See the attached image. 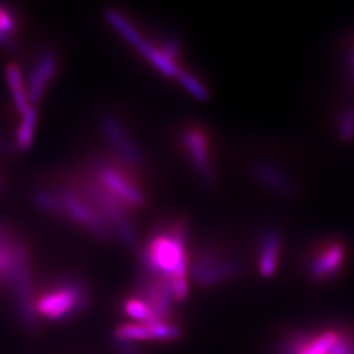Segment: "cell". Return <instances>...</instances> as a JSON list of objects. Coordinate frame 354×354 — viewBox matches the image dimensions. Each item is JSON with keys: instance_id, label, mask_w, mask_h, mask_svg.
<instances>
[{"instance_id": "8", "label": "cell", "mask_w": 354, "mask_h": 354, "mask_svg": "<svg viewBox=\"0 0 354 354\" xmlns=\"http://www.w3.org/2000/svg\"><path fill=\"white\" fill-rule=\"evenodd\" d=\"M102 134L113 149L114 153L121 160V165L140 176L146 171V158L140 150L138 142L134 140L122 121L114 114H102L100 118Z\"/></svg>"}, {"instance_id": "3", "label": "cell", "mask_w": 354, "mask_h": 354, "mask_svg": "<svg viewBox=\"0 0 354 354\" xmlns=\"http://www.w3.org/2000/svg\"><path fill=\"white\" fill-rule=\"evenodd\" d=\"M89 304L87 286L75 279L64 277L37 297L38 317L49 322H66L82 314Z\"/></svg>"}, {"instance_id": "20", "label": "cell", "mask_w": 354, "mask_h": 354, "mask_svg": "<svg viewBox=\"0 0 354 354\" xmlns=\"http://www.w3.org/2000/svg\"><path fill=\"white\" fill-rule=\"evenodd\" d=\"M354 134V108L348 109L342 114L339 124V137L342 140H351Z\"/></svg>"}, {"instance_id": "16", "label": "cell", "mask_w": 354, "mask_h": 354, "mask_svg": "<svg viewBox=\"0 0 354 354\" xmlns=\"http://www.w3.org/2000/svg\"><path fill=\"white\" fill-rule=\"evenodd\" d=\"M122 311L130 317L133 322L137 323H151L159 322V319L155 317L150 306L146 304L138 295L133 294L127 297L122 304Z\"/></svg>"}, {"instance_id": "11", "label": "cell", "mask_w": 354, "mask_h": 354, "mask_svg": "<svg viewBox=\"0 0 354 354\" xmlns=\"http://www.w3.org/2000/svg\"><path fill=\"white\" fill-rule=\"evenodd\" d=\"M250 175L261 187L277 196L291 198L298 194V184L286 169L269 160H254L248 167Z\"/></svg>"}, {"instance_id": "6", "label": "cell", "mask_w": 354, "mask_h": 354, "mask_svg": "<svg viewBox=\"0 0 354 354\" xmlns=\"http://www.w3.org/2000/svg\"><path fill=\"white\" fill-rule=\"evenodd\" d=\"M244 272V263L228 253L206 248L198 253L190 264V279L201 288H214L239 277Z\"/></svg>"}, {"instance_id": "1", "label": "cell", "mask_w": 354, "mask_h": 354, "mask_svg": "<svg viewBox=\"0 0 354 354\" xmlns=\"http://www.w3.org/2000/svg\"><path fill=\"white\" fill-rule=\"evenodd\" d=\"M187 234L185 223L175 221L152 231L140 248V273L169 279L177 304L184 302L189 295Z\"/></svg>"}, {"instance_id": "14", "label": "cell", "mask_w": 354, "mask_h": 354, "mask_svg": "<svg viewBox=\"0 0 354 354\" xmlns=\"http://www.w3.org/2000/svg\"><path fill=\"white\" fill-rule=\"evenodd\" d=\"M6 77H7L8 86H10L11 93H12L15 108L19 113L23 115L29 109L30 102L28 97V89H26V86H24V80H23V75H21L19 66L13 64H8L6 68Z\"/></svg>"}, {"instance_id": "17", "label": "cell", "mask_w": 354, "mask_h": 354, "mask_svg": "<svg viewBox=\"0 0 354 354\" xmlns=\"http://www.w3.org/2000/svg\"><path fill=\"white\" fill-rule=\"evenodd\" d=\"M176 80L196 100L207 102L210 99L209 89L203 86V82L197 76L193 75L189 71L183 68L177 75Z\"/></svg>"}, {"instance_id": "13", "label": "cell", "mask_w": 354, "mask_h": 354, "mask_svg": "<svg viewBox=\"0 0 354 354\" xmlns=\"http://www.w3.org/2000/svg\"><path fill=\"white\" fill-rule=\"evenodd\" d=\"M58 68V55L54 50H46L38 58L35 68L28 76V97L30 105L36 106L45 95L51 77Z\"/></svg>"}, {"instance_id": "5", "label": "cell", "mask_w": 354, "mask_h": 354, "mask_svg": "<svg viewBox=\"0 0 354 354\" xmlns=\"http://www.w3.org/2000/svg\"><path fill=\"white\" fill-rule=\"evenodd\" d=\"M92 167L97 183L115 200L125 205L130 212L146 207V193L134 178L136 175L133 172H130L127 168H120L100 159L95 160Z\"/></svg>"}, {"instance_id": "10", "label": "cell", "mask_w": 354, "mask_h": 354, "mask_svg": "<svg viewBox=\"0 0 354 354\" xmlns=\"http://www.w3.org/2000/svg\"><path fill=\"white\" fill-rule=\"evenodd\" d=\"M345 261V248L342 243L333 241L322 245L308 261L307 273L313 282L323 283L337 279Z\"/></svg>"}, {"instance_id": "2", "label": "cell", "mask_w": 354, "mask_h": 354, "mask_svg": "<svg viewBox=\"0 0 354 354\" xmlns=\"http://www.w3.org/2000/svg\"><path fill=\"white\" fill-rule=\"evenodd\" d=\"M4 279L12 290L16 311L21 324L28 332L36 333L39 327V317L36 307L37 297L33 291V283L30 279L28 252L21 243L11 245L10 261L4 273Z\"/></svg>"}, {"instance_id": "19", "label": "cell", "mask_w": 354, "mask_h": 354, "mask_svg": "<svg viewBox=\"0 0 354 354\" xmlns=\"http://www.w3.org/2000/svg\"><path fill=\"white\" fill-rule=\"evenodd\" d=\"M11 245L8 244L7 227L0 222V279H4V273L10 261Z\"/></svg>"}, {"instance_id": "22", "label": "cell", "mask_w": 354, "mask_h": 354, "mask_svg": "<svg viewBox=\"0 0 354 354\" xmlns=\"http://www.w3.org/2000/svg\"><path fill=\"white\" fill-rule=\"evenodd\" d=\"M15 150H17L15 145L0 137V153H11Z\"/></svg>"}, {"instance_id": "12", "label": "cell", "mask_w": 354, "mask_h": 354, "mask_svg": "<svg viewBox=\"0 0 354 354\" xmlns=\"http://www.w3.org/2000/svg\"><path fill=\"white\" fill-rule=\"evenodd\" d=\"M282 241V234L279 228H266L260 235L257 244V272L261 277L270 279L277 273Z\"/></svg>"}, {"instance_id": "15", "label": "cell", "mask_w": 354, "mask_h": 354, "mask_svg": "<svg viewBox=\"0 0 354 354\" xmlns=\"http://www.w3.org/2000/svg\"><path fill=\"white\" fill-rule=\"evenodd\" d=\"M37 125V109L30 105L26 113L21 115L20 127L16 131V149L20 151H28L35 140V130Z\"/></svg>"}, {"instance_id": "9", "label": "cell", "mask_w": 354, "mask_h": 354, "mask_svg": "<svg viewBox=\"0 0 354 354\" xmlns=\"http://www.w3.org/2000/svg\"><path fill=\"white\" fill-rule=\"evenodd\" d=\"M57 193L64 206V216L71 218L82 227L88 230L97 241H109L112 239L113 231L93 203L80 197L74 190L61 189Z\"/></svg>"}, {"instance_id": "4", "label": "cell", "mask_w": 354, "mask_h": 354, "mask_svg": "<svg viewBox=\"0 0 354 354\" xmlns=\"http://www.w3.org/2000/svg\"><path fill=\"white\" fill-rule=\"evenodd\" d=\"M279 354H354V336L336 327L304 330L282 342Z\"/></svg>"}, {"instance_id": "21", "label": "cell", "mask_w": 354, "mask_h": 354, "mask_svg": "<svg viewBox=\"0 0 354 354\" xmlns=\"http://www.w3.org/2000/svg\"><path fill=\"white\" fill-rule=\"evenodd\" d=\"M16 29L15 19L11 11L6 6H0V33L3 35H12Z\"/></svg>"}, {"instance_id": "7", "label": "cell", "mask_w": 354, "mask_h": 354, "mask_svg": "<svg viewBox=\"0 0 354 354\" xmlns=\"http://www.w3.org/2000/svg\"><path fill=\"white\" fill-rule=\"evenodd\" d=\"M180 138L184 153L198 181L205 188L214 189L218 176L215 171L210 140L205 127L198 125L185 127L181 131Z\"/></svg>"}, {"instance_id": "18", "label": "cell", "mask_w": 354, "mask_h": 354, "mask_svg": "<svg viewBox=\"0 0 354 354\" xmlns=\"http://www.w3.org/2000/svg\"><path fill=\"white\" fill-rule=\"evenodd\" d=\"M33 201L39 209L46 210L51 214L64 215V206L58 193H53L50 190L37 189L33 194Z\"/></svg>"}]
</instances>
